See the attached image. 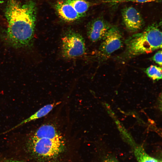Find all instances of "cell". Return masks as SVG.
Returning a JSON list of instances; mask_svg holds the SVG:
<instances>
[{
    "instance_id": "obj_1",
    "label": "cell",
    "mask_w": 162,
    "mask_h": 162,
    "mask_svg": "<svg viewBox=\"0 0 162 162\" xmlns=\"http://www.w3.org/2000/svg\"><path fill=\"white\" fill-rule=\"evenodd\" d=\"M5 16L8 26L4 40L14 48L32 46L36 20V7L32 0L23 4L16 0H7Z\"/></svg>"
},
{
    "instance_id": "obj_11",
    "label": "cell",
    "mask_w": 162,
    "mask_h": 162,
    "mask_svg": "<svg viewBox=\"0 0 162 162\" xmlns=\"http://www.w3.org/2000/svg\"><path fill=\"white\" fill-rule=\"evenodd\" d=\"M81 17L87 11L92 4L85 0H65Z\"/></svg>"
},
{
    "instance_id": "obj_6",
    "label": "cell",
    "mask_w": 162,
    "mask_h": 162,
    "mask_svg": "<svg viewBox=\"0 0 162 162\" xmlns=\"http://www.w3.org/2000/svg\"><path fill=\"white\" fill-rule=\"evenodd\" d=\"M123 22L126 28L131 32L141 29L144 24L143 20L140 12L134 8H124L122 11Z\"/></svg>"
},
{
    "instance_id": "obj_9",
    "label": "cell",
    "mask_w": 162,
    "mask_h": 162,
    "mask_svg": "<svg viewBox=\"0 0 162 162\" xmlns=\"http://www.w3.org/2000/svg\"><path fill=\"white\" fill-rule=\"evenodd\" d=\"M60 103V102H58L56 103H54L52 104H47L44 106L28 118L23 120L8 130L0 134H4L25 124L36 120L45 116L50 112L55 106L58 104Z\"/></svg>"
},
{
    "instance_id": "obj_7",
    "label": "cell",
    "mask_w": 162,
    "mask_h": 162,
    "mask_svg": "<svg viewBox=\"0 0 162 162\" xmlns=\"http://www.w3.org/2000/svg\"><path fill=\"white\" fill-rule=\"evenodd\" d=\"M112 26L102 18H97L88 23L87 34L88 38L92 42L101 40Z\"/></svg>"
},
{
    "instance_id": "obj_4",
    "label": "cell",
    "mask_w": 162,
    "mask_h": 162,
    "mask_svg": "<svg viewBox=\"0 0 162 162\" xmlns=\"http://www.w3.org/2000/svg\"><path fill=\"white\" fill-rule=\"evenodd\" d=\"M86 48L82 36L75 31H69L61 38L62 56L67 59H73L81 57L85 54Z\"/></svg>"
},
{
    "instance_id": "obj_14",
    "label": "cell",
    "mask_w": 162,
    "mask_h": 162,
    "mask_svg": "<svg viewBox=\"0 0 162 162\" xmlns=\"http://www.w3.org/2000/svg\"><path fill=\"white\" fill-rule=\"evenodd\" d=\"M152 59L155 62L161 66L162 65L161 50L156 52L152 56Z\"/></svg>"
},
{
    "instance_id": "obj_17",
    "label": "cell",
    "mask_w": 162,
    "mask_h": 162,
    "mask_svg": "<svg viewBox=\"0 0 162 162\" xmlns=\"http://www.w3.org/2000/svg\"><path fill=\"white\" fill-rule=\"evenodd\" d=\"M122 0H107V2H120Z\"/></svg>"
},
{
    "instance_id": "obj_18",
    "label": "cell",
    "mask_w": 162,
    "mask_h": 162,
    "mask_svg": "<svg viewBox=\"0 0 162 162\" xmlns=\"http://www.w3.org/2000/svg\"><path fill=\"white\" fill-rule=\"evenodd\" d=\"M4 162H22L17 161V160H8V161H5Z\"/></svg>"
},
{
    "instance_id": "obj_2",
    "label": "cell",
    "mask_w": 162,
    "mask_h": 162,
    "mask_svg": "<svg viewBox=\"0 0 162 162\" xmlns=\"http://www.w3.org/2000/svg\"><path fill=\"white\" fill-rule=\"evenodd\" d=\"M162 34L158 26L153 24L142 32L129 37L124 42L126 48L122 55L123 58H131L161 49Z\"/></svg>"
},
{
    "instance_id": "obj_3",
    "label": "cell",
    "mask_w": 162,
    "mask_h": 162,
    "mask_svg": "<svg viewBox=\"0 0 162 162\" xmlns=\"http://www.w3.org/2000/svg\"><path fill=\"white\" fill-rule=\"evenodd\" d=\"M28 144L36 156L45 158H52L58 155L63 151L64 141L60 135L54 138H29Z\"/></svg>"
},
{
    "instance_id": "obj_12",
    "label": "cell",
    "mask_w": 162,
    "mask_h": 162,
    "mask_svg": "<svg viewBox=\"0 0 162 162\" xmlns=\"http://www.w3.org/2000/svg\"><path fill=\"white\" fill-rule=\"evenodd\" d=\"M134 152L138 162H160L158 159L148 154L141 147L136 148Z\"/></svg>"
},
{
    "instance_id": "obj_16",
    "label": "cell",
    "mask_w": 162,
    "mask_h": 162,
    "mask_svg": "<svg viewBox=\"0 0 162 162\" xmlns=\"http://www.w3.org/2000/svg\"><path fill=\"white\" fill-rule=\"evenodd\" d=\"M102 162H118V161L114 158H109L105 159Z\"/></svg>"
},
{
    "instance_id": "obj_10",
    "label": "cell",
    "mask_w": 162,
    "mask_h": 162,
    "mask_svg": "<svg viewBox=\"0 0 162 162\" xmlns=\"http://www.w3.org/2000/svg\"><path fill=\"white\" fill-rule=\"evenodd\" d=\"M55 127L49 124L40 126L29 138L38 139L42 138H54L60 135Z\"/></svg>"
},
{
    "instance_id": "obj_15",
    "label": "cell",
    "mask_w": 162,
    "mask_h": 162,
    "mask_svg": "<svg viewBox=\"0 0 162 162\" xmlns=\"http://www.w3.org/2000/svg\"><path fill=\"white\" fill-rule=\"evenodd\" d=\"M161 1V0H122L120 2H132L144 3L154 2H160Z\"/></svg>"
},
{
    "instance_id": "obj_8",
    "label": "cell",
    "mask_w": 162,
    "mask_h": 162,
    "mask_svg": "<svg viewBox=\"0 0 162 162\" xmlns=\"http://www.w3.org/2000/svg\"><path fill=\"white\" fill-rule=\"evenodd\" d=\"M55 7L59 16L66 22H73L81 17L70 4L64 1L57 2Z\"/></svg>"
},
{
    "instance_id": "obj_13",
    "label": "cell",
    "mask_w": 162,
    "mask_h": 162,
    "mask_svg": "<svg viewBox=\"0 0 162 162\" xmlns=\"http://www.w3.org/2000/svg\"><path fill=\"white\" fill-rule=\"evenodd\" d=\"M145 72L148 76L154 80H158L162 78L161 67L151 65L146 69Z\"/></svg>"
},
{
    "instance_id": "obj_5",
    "label": "cell",
    "mask_w": 162,
    "mask_h": 162,
    "mask_svg": "<svg viewBox=\"0 0 162 162\" xmlns=\"http://www.w3.org/2000/svg\"><path fill=\"white\" fill-rule=\"evenodd\" d=\"M99 52L104 58H107L113 52L121 48L123 46V38L118 28L112 26L107 32L101 40Z\"/></svg>"
}]
</instances>
